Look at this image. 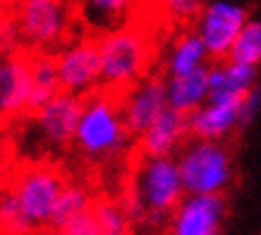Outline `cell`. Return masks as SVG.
<instances>
[{"instance_id":"1","label":"cell","mask_w":261,"mask_h":235,"mask_svg":"<svg viewBox=\"0 0 261 235\" xmlns=\"http://www.w3.org/2000/svg\"><path fill=\"white\" fill-rule=\"evenodd\" d=\"M185 185L180 166L173 156H142L137 154L132 166L129 190L125 197V209L132 223L163 226L168 216L180 206Z\"/></svg>"},{"instance_id":"2","label":"cell","mask_w":261,"mask_h":235,"mask_svg":"<svg viewBox=\"0 0 261 235\" xmlns=\"http://www.w3.org/2000/svg\"><path fill=\"white\" fill-rule=\"evenodd\" d=\"M22 48L32 53H53L77 36V5L74 0H8Z\"/></svg>"},{"instance_id":"3","label":"cell","mask_w":261,"mask_h":235,"mask_svg":"<svg viewBox=\"0 0 261 235\" xmlns=\"http://www.w3.org/2000/svg\"><path fill=\"white\" fill-rule=\"evenodd\" d=\"M98 58H101V77L98 91L122 96L142 77L149 75L151 41L144 29L127 22L120 29L98 36Z\"/></svg>"},{"instance_id":"4","label":"cell","mask_w":261,"mask_h":235,"mask_svg":"<svg viewBox=\"0 0 261 235\" xmlns=\"http://www.w3.org/2000/svg\"><path fill=\"white\" fill-rule=\"evenodd\" d=\"M129 130L122 118L120 96L96 89L84 96L82 115L74 130V147L89 161H111L129 147Z\"/></svg>"},{"instance_id":"5","label":"cell","mask_w":261,"mask_h":235,"mask_svg":"<svg viewBox=\"0 0 261 235\" xmlns=\"http://www.w3.org/2000/svg\"><path fill=\"white\" fill-rule=\"evenodd\" d=\"M65 185L67 182L56 166L34 161V163L22 166L12 175L8 190L15 195L19 209L34 230H43V228H50L53 212Z\"/></svg>"},{"instance_id":"6","label":"cell","mask_w":261,"mask_h":235,"mask_svg":"<svg viewBox=\"0 0 261 235\" xmlns=\"http://www.w3.org/2000/svg\"><path fill=\"white\" fill-rule=\"evenodd\" d=\"M177 166L190 195H223L232 180V156L218 139H194L182 149Z\"/></svg>"},{"instance_id":"7","label":"cell","mask_w":261,"mask_h":235,"mask_svg":"<svg viewBox=\"0 0 261 235\" xmlns=\"http://www.w3.org/2000/svg\"><path fill=\"white\" fill-rule=\"evenodd\" d=\"M60 91L74 96H89L98 89L101 77V58H98V41L94 36H82L60 48L56 53Z\"/></svg>"},{"instance_id":"8","label":"cell","mask_w":261,"mask_h":235,"mask_svg":"<svg viewBox=\"0 0 261 235\" xmlns=\"http://www.w3.org/2000/svg\"><path fill=\"white\" fill-rule=\"evenodd\" d=\"M84 96L58 91L46 106L32 113V127L36 144L43 149H65L74 139V130L80 123Z\"/></svg>"},{"instance_id":"9","label":"cell","mask_w":261,"mask_h":235,"mask_svg":"<svg viewBox=\"0 0 261 235\" xmlns=\"http://www.w3.org/2000/svg\"><path fill=\"white\" fill-rule=\"evenodd\" d=\"M247 22V10L230 0H214L201 8L197 17V34L204 41L208 55L216 60L228 58L230 48Z\"/></svg>"},{"instance_id":"10","label":"cell","mask_w":261,"mask_h":235,"mask_svg":"<svg viewBox=\"0 0 261 235\" xmlns=\"http://www.w3.org/2000/svg\"><path fill=\"white\" fill-rule=\"evenodd\" d=\"M32 94V51H0V115L15 120L27 115Z\"/></svg>"},{"instance_id":"11","label":"cell","mask_w":261,"mask_h":235,"mask_svg":"<svg viewBox=\"0 0 261 235\" xmlns=\"http://www.w3.org/2000/svg\"><path fill=\"white\" fill-rule=\"evenodd\" d=\"M120 108L129 134L139 137L168 108V82L146 75L120 96Z\"/></svg>"},{"instance_id":"12","label":"cell","mask_w":261,"mask_h":235,"mask_svg":"<svg viewBox=\"0 0 261 235\" xmlns=\"http://www.w3.org/2000/svg\"><path fill=\"white\" fill-rule=\"evenodd\" d=\"M223 216V195H190L173 212L170 235H218Z\"/></svg>"},{"instance_id":"13","label":"cell","mask_w":261,"mask_h":235,"mask_svg":"<svg viewBox=\"0 0 261 235\" xmlns=\"http://www.w3.org/2000/svg\"><path fill=\"white\" fill-rule=\"evenodd\" d=\"M190 134V115L168 106L151 123L137 142V154L142 156H173V151Z\"/></svg>"},{"instance_id":"14","label":"cell","mask_w":261,"mask_h":235,"mask_svg":"<svg viewBox=\"0 0 261 235\" xmlns=\"http://www.w3.org/2000/svg\"><path fill=\"white\" fill-rule=\"evenodd\" d=\"M137 3L139 0H74L80 24L94 39L125 27Z\"/></svg>"},{"instance_id":"15","label":"cell","mask_w":261,"mask_h":235,"mask_svg":"<svg viewBox=\"0 0 261 235\" xmlns=\"http://www.w3.org/2000/svg\"><path fill=\"white\" fill-rule=\"evenodd\" d=\"M245 99V96H242ZM242 99L235 101H218L190 113V134L194 139H221L232 132V127L240 125V108Z\"/></svg>"},{"instance_id":"16","label":"cell","mask_w":261,"mask_h":235,"mask_svg":"<svg viewBox=\"0 0 261 235\" xmlns=\"http://www.w3.org/2000/svg\"><path fill=\"white\" fill-rule=\"evenodd\" d=\"M256 79V67L254 65H240V63H225L208 67V101H235L254 86Z\"/></svg>"},{"instance_id":"17","label":"cell","mask_w":261,"mask_h":235,"mask_svg":"<svg viewBox=\"0 0 261 235\" xmlns=\"http://www.w3.org/2000/svg\"><path fill=\"white\" fill-rule=\"evenodd\" d=\"M208 101V67H199L194 72L168 79V106L190 115L192 110L201 108Z\"/></svg>"},{"instance_id":"18","label":"cell","mask_w":261,"mask_h":235,"mask_svg":"<svg viewBox=\"0 0 261 235\" xmlns=\"http://www.w3.org/2000/svg\"><path fill=\"white\" fill-rule=\"evenodd\" d=\"M60 91V77L53 53H32V94H29V110L32 115L41 106H46Z\"/></svg>"},{"instance_id":"19","label":"cell","mask_w":261,"mask_h":235,"mask_svg":"<svg viewBox=\"0 0 261 235\" xmlns=\"http://www.w3.org/2000/svg\"><path fill=\"white\" fill-rule=\"evenodd\" d=\"M206 55H208V51H206L204 41H201V36L197 32L182 34L177 43L173 46V51H170V55H168L166 70L170 77H180V75L194 72L199 67H204Z\"/></svg>"},{"instance_id":"20","label":"cell","mask_w":261,"mask_h":235,"mask_svg":"<svg viewBox=\"0 0 261 235\" xmlns=\"http://www.w3.org/2000/svg\"><path fill=\"white\" fill-rule=\"evenodd\" d=\"M91 216L96 223V235H129L132 219L122 202H115L111 197H96Z\"/></svg>"},{"instance_id":"21","label":"cell","mask_w":261,"mask_h":235,"mask_svg":"<svg viewBox=\"0 0 261 235\" xmlns=\"http://www.w3.org/2000/svg\"><path fill=\"white\" fill-rule=\"evenodd\" d=\"M96 197L89 192L84 185H65L63 195L56 204V212H53V221H50V230H60L63 226H67L70 221H74L82 214L91 212Z\"/></svg>"},{"instance_id":"22","label":"cell","mask_w":261,"mask_h":235,"mask_svg":"<svg viewBox=\"0 0 261 235\" xmlns=\"http://www.w3.org/2000/svg\"><path fill=\"white\" fill-rule=\"evenodd\" d=\"M228 60L254 67L261 63V19H247L230 48Z\"/></svg>"},{"instance_id":"23","label":"cell","mask_w":261,"mask_h":235,"mask_svg":"<svg viewBox=\"0 0 261 235\" xmlns=\"http://www.w3.org/2000/svg\"><path fill=\"white\" fill-rule=\"evenodd\" d=\"M34 228L22 214L15 195L5 187L3 202H0V235H32Z\"/></svg>"},{"instance_id":"24","label":"cell","mask_w":261,"mask_h":235,"mask_svg":"<svg viewBox=\"0 0 261 235\" xmlns=\"http://www.w3.org/2000/svg\"><path fill=\"white\" fill-rule=\"evenodd\" d=\"M168 15L177 19V22H192L197 19L201 8H204V0H163Z\"/></svg>"},{"instance_id":"25","label":"cell","mask_w":261,"mask_h":235,"mask_svg":"<svg viewBox=\"0 0 261 235\" xmlns=\"http://www.w3.org/2000/svg\"><path fill=\"white\" fill-rule=\"evenodd\" d=\"M56 235H96V223L91 212L82 214L74 221H70L67 226H63L60 230H56Z\"/></svg>"},{"instance_id":"26","label":"cell","mask_w":261,"mask_h":235,"mask_svg":"<svg viewBox=\"0 0 261 235\" xmlns=\"http://www.w3.org/2000/svg\"><path fill=\"white\" fill-rule=\"evenodd\" d=\"M261 106V89L256 84L249 89L242 99V108H240V125H247L254 115H256V110Z\"/></svg>"},{"instance_id":"27","label":"cell","mask_w":261,"mask_h":235,"mask_svg":"<svg viewBox=\"0 0 261 235\" xmlns=\"http://www.w3.org/2000/svg\"><path fill=\"white\" fill-rule=\"evenodd\" d=\"M3 195H5V187H3V182H0V202H3Z\"/></svg>"},{"instance_id":"28","label":"cell","mask_w":261,"mask_h":235,"mask_svg":"<svg viewBox=\"0 0 261 235\" xmlns=\"http://www.w3.org/2000/svg\"><path fill=\"white\" fill-rule=\"evenodd\" d=\"M3 17L5 15H3V0H0V19H3Z\"/></svg>"},{"instance_id":"29","label":"cell","mask_w":261,"mask_h":235,"mask_svg":"<svg viewBox=\"0 0 261 235\" xmlns=\"http://www.w3.org/2000/svg\"><path fill=\"white\" fill-rule=\"evenodd\" d=\"M0 123H3V115H0Z\"/></svg>"}]
</instances>
